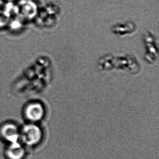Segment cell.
Instances as JSON below:
<instances>
[{
    "label": "cell",
    "instance_id": "obj_4",
    "mask_svg": "<svg viewBox=\"0 0 159 159\" xmlns=\"http://www.w3.org/2000/svg\"><path fill=\"white\" fill-rule=\"evenodd\" d=\"M0 134L7 141L12 143L17 142L20 133L17 127L13 123H6L0 129Z\"/></svg>",
    "mask_w": 159,
    "mask_h": 159
},
{
    "label": "cell",
    "instance_id": "obj_5",
    "mask_svg": "<svg viewBox=\"0 0 159 159\" xmlns=\"http://www.w3.org/2000/svg\"><path fill=\"white\" fill-rule=\"evenodd\" d=\"M7 154L11 159H20L24 156V149L17 142L12 143L7 150Z\"/></svg>",
    "mask_w": 159,
    "mask_h": 159
},
{
    "label": "cell",
    "instance_id": "obj_1",
    "mask_svg": "<svg viewBox=\"0 0 159 159\" xmlns=\"http://www.w3.org/2000/svg\"><path fill=\"white\" fill-rule=\"evenodd\" d=\"M61 15L60 6L56 2H50L44 9L42 18L46 26H55L59 21Z\"/></svg>",
    "mask_w": 159,
    "mask_h": 159
},
{
    "label": "cell",
    "instance_id": "obj_6",
    "mask_svg": "<svg viewBox=\"0 0 159 159\" xmlns=\"http://www.w3.org/2000/svg\"><path fill=\"white\" fill-rule=\"evenodd\" d=\"M135 28L133 22L130 21L120 22L116 24L113 27L114 31L116 32H124V31H132Z\"/></svg>",
    "mask_w": 159,
    "mask_h": 159
},
{
    "label": "cell",
    "instance_id": "obj_2",
    "mask_svg": "<svg viewBox=\"0 0 159 159\" xmlns=\"http://www.w3.org/2000/svg\"><path fill=\"white\" fill-rule=\"evenodd\" d=\"M41 132L39 127L33 125H26L20 133L22 141L28 146L38 144L41 139Z\"/></svg>",
    "mask_w": 159,
    "mask_h": 159
},
{
    "label": "cell",
    "instance_id": "obj_3",
    "mask_svg": "<svg viewBox=\"0 0 159 159\" xmlns=\"http://www.w3.org/2000/svg\"><path fill=\"white\" fill-rule=\"evenodd\" d=\"M43 107L40 104L37 102L31 103L25 108L24 115L30 121H37L43 117Z\"/></svg>",
    "mask_w": 159,
    "mask_h": 159
}]
</instances>
